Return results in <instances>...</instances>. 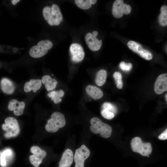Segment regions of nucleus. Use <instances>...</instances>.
I'll list each match as a JSON object with an SVG mask.
<instances>
[{"label":"nucleus","instance_id":"nucleus-20","mask_svg":"<svg viewBox=\"0 0 167 167\" xmlns=\"http://www.w3.org/2000/svg\"><path fill=\"white\" fill-rule=\"evenodd\" d=\"M2 128L6 132L4 134V136L6 138L15 137L19 134L20 132L19 128L9 127L5 124L2 125Z\"/></svg>","mask_w":167,"mask_h":167},{"label":"nucleus","instance_id":"nucleus-25","mask_svg":"<svg viewBox=\"0 0 167 167\" xmlns=\"http://www.w3.org/2000/svg\"><path fill=\"white\" fill-rule=\"evenodd\" d=\"M5 124L8 127L14 128H19L17 120L14 118L8 117L5 120Z\"/></svg>","mask_w":167,"mask_h":167},{"label":"nucleus","instance_id":"nucleus-5","mask_svg":"<svg viewBox=\"0 0 167 167\" xmlns=\"http://www.w3.org/2000/svg\"><path fill=\"white\" fill-rule=\"evenodd\" d=\"M127 46L131 49L145 59L150 60L152 59V55L151 53L143 49L142 46L139 44L131 41L128 42Z\"/></svg>","mask_w":167,"mask_h":167},{"label":"nucleus","instance_id":"nucleus-39","mask_svg":"<svg viewBox=\"0 0 167 167\" xmlns=\"http://www.w3.org/2000/svg\"><path fill=\"white\" fill-rule=\"evenodd\" d=\"M167 94L165 95V100L166 101H167Z\"/></svg>","mask_w":167,"mask_h":167},{"label":"nucleus","instance_id":"nucleus-34","mask_svg":"<svg viewBox=\"0 0 167 167\" xmlns=\"http://www.w3.org/2000/svg\"><path fill=\"white\" fill-rule=\"evenodd\" d=\"M158 139L161 140H165L167 139V129L163 132L158 137Z\"/></svg>","mask_w":167,"mask_h":167},{"label":"nucleus","instance_id":"nucleus-3","mask_svg":"<svg viewBox=\"0 0 167 167\" xmlns=\"http://www.w3.org/2000/svg\"><path fill=\"white\" fill-rule=\"evenodd\" d=\"M132 151L139 153L142 156H146L149 155L152 151V146L149 142H143L139 137L133 138L131 142Z\"/></svg>","mask_w":167,"mask_h":167},{"label":"nucleus","instance_id":"nucleus-26","mask_svg":"<svg viewBox=\"0 0 167 167\" xmlns=\"http://www.w3.org/2000/svg\"><path fill=\"white\" fill-rule=\"evenodd\" d=\"M117 87L120 89L122 88L123 83L122 80V76L121 74L119 72H115L113 74Z\"/></svg>","mask_w":167,"mask_h":167},{"label":"nucleus","instance_id":"nucleus-33","mask_svg":"<svg viewBox=\"0 0 167 167\" xmlns=\"http://www.w3.org/2000/svg\"><path fill=\"white\" fill-rule=\"evenodd\" d=\"M43 150L38 146H33L31 148V152L34 155H37L41 154Z\"/></svg>","mask_w":167,"mask_h":167},{"label":"nucleus","instance_id":"nucleus-37","mask_svg":"<svg viewBox=\"0 0 167 167\" xmlns=\"http://www.w3.org/2000/svg\"><path fill=\"white\" fill-rule=\"evenodd\" d=\"M89 1L91 4H94L97 2L96 0H89Z\"/></svg>","mask_w":167,"mask_h":167},{"label":"nucleus","instance_id":"nucleus-6","mask_svg":"<svg viewBox=\"0 0 167 167\" xmlns=\"http://www.w3.org/2000/svg\"><path fill=\"white\" fill-rule=\"evenodd\" d=\"M71 60L74 62H79L84 59L85 53L82 46L77 43L72 44L69 49Z\"/></svg>","mask_w":167,"mask_h":167},{"label":"nucleus","instance_id":"nucleus-40","mask_svg":"<svg viewBox=\"0 0 167 167\" xmlns=\"http://www.w3.org/2000/svg\"><path fill=\"white\" fill-rule=\"evenodd\" d=\"M148 156V157H149V156Z\"/></svg>","mask_w":167,"mask_h":167},{"label":"nucleus","instance_id":"nucleus-1","mask_svg":"<svg viewBox=\"0 0 167 167\" xmlns=\"http://www.w3.org/2000/svg\"><path fill=\"white\" fill-rule=\"evenodd\" d=\"M90 131L95 134H100L104 138H109L111 134L112 128L109 125L103 122L98 118L94 117L90 121Z\"/></svg>","mask_w":167,"mask_h":167},{"label":"nucleus","instance_id":"nucleus-8","mask_svg":"<svg viewBox=\"0 0 167 167\" xmlns=\"http://www.w3.org/2000/svg\"><path fill=\"white\" fill-rule=\"evenodd\" d=\"M167 90V74L159 75L154 85V91L157 94H161Z\"/></svg>","mask_w":167,"mask_h":167},{"label":"nucleus","instance_id":"nucleus-36","mask_svg":"<svg viewBox=\"0 0 167 167\" xmlns=\"http://www.w3.org/2000/svg\"><path fill=\"white\" fill-rule=\"evenodd\" d=\"M92 35L94 36L95 37H96L97 36V35L98 34V32L96 31H94L92 32Z\"/></svg>","mask_w":167,"mask_h":167},{"label":"nucleus","instance_id":"nucleus-24","mask_svg":"<svg viewBox=\"0 0 167 167\" xmlns=\"http://www.w3.org/2000/svg\"><path fill=\"white\" fill-rule=\"evenodd\" d=\"M75 2L79 7L84 10L88 9L92 6L89 0H75Z\"/></svg>","mask_w":167,"mask_h":167},{"label":"nucleus","instance_id":"nucleus-23","mask_svg":"<svg viewBox=\"0 0 167 167\" xmlns=\"http://www.w3.org/2000/svg\"><path fill=\"white\" fill-rule=\"evenodd\" d=\"M161 14L158 19L160 25L162 26H166L167 25V6L163 5L161 8Z\"/></svg>","mask_w":167,"mask_h":167},{"label":"nucleus","instance_id":"nucleus-12","mask_svg":"<svg viewBox=\"0 0 167 167\" xmlns=\"http://www.w3.org/2000/svg\"><path fill=\"white\" fill-rule=\"evenodd\" d=\"M41 86V81L40 79H32L25 83L24 90L26 92H29L31 90L36 92L40 89Z\"/></svg>","mask_w":167,"mask_h":167},{"label":"nucleus","instance_id":"nucleus-4","mask_svg":"<svg viewBox=\"0 0 167 167\" xmlns=\"http://www.w3.org/2000/svg\"><path fill=\"white\" fill-rule=\"evenodd\" d=\"M90 154L89 149L84 145H82L76 149L74 156L75 167H84V161L89 157Z\"/></svg>","mask_w":167,"mask_h":167},{"label":"nucleus","instance_id":"nucleus-18","mask_svg":"<svg viewBox=\"0 0 167 167\" xmlns=\"http://www.w3.org/2000/svg\"><path fill=\"white\" fill-rule=\"evenodd\" d=\"M13 157V153L10 149H7L2 153L0 157V164L2 167H6L9 161Z\"/></svg>","mask_w":167,"mask_h":167},{"label":"nucleus","instance_id":"nucleus-19","mask_svg":"<svg viewBox=\"0 0 167 167\" xmlns=\"http://www.w3.org/2000/svg\"><path fill=\"white\" fill-rule=\"evenodd\" d=\"M46 154V152L43 150L42 152L39 154L37 155L33 154L30 155L29 157V161L34 167H38Z\"/></svg>","mask_w":167,"mask_h":167},{"label":"nucleus","instance_id":"nucleus-13","mask_svg":"<svg viewBox=\"0 0 167 167\" xmlns=\"http://www.w3.org/2000/svg\"><path fill=\"white\" fill-rule=\"evenodd\" d=\"M0 87L2 91L5 93L11 94L15 89V87L13 82L7 78H3L0 81Z\"/></svg>","mask_w":167,"mask_h":167},{"label":"nucleus","instance_id":"nucleus-30","mask_svg":"<svg viewBox=\"0 0 167 167\" xmlns=\"http://www.w3.org/2000/svg\"><path fill=\"white\" fill-rule=\"evenodd\" d=\"M119 66L123 71H129L131 70L132 65L130 63H126L124 62H122L120 63Z\"/></svg>","mask_w":167,"mask_h":167},{"label":"nucleus","instance_id":"nucleus-11","mask_svg":"<svg viewBox=\"0 0 167 167\" xmlns=\"http://www.w3.org/2000/svg\"><path fill=\"white\" fill-rule=\"evenodd\" d=\"M74 158L73 153L70 149L65 150L59 163V167H70Z\"/></svg>","mask_w":167,"mask_h":167},{"label":"nucleus","instance_id":"nucleus-17","mask_svg":"<svg viewBox=\"0 0 167 167\" xmlns=\"http://www.w3.org/2000/svg\"><path fill=\"white\" fill-rule=\"evenodd\" d=\"M48 52V50L44 49L37 45L32 47L29 50V53L33 58H39L45 55Z\"/></svg>","mask_w":167,"mask_h":167},{"label":"nucleus","instance_id":"nucleus-27","mask_svg":"<svg viewBox=\"0 0 167 167\" xmlns=\"http://www.w3.org/2000/svg\"><path fill=\"white\" fill-rule=\"evenodd\" d=\"M102 109H105L110 111L114 114L117 112L116 106L113 104L108 102H104L102 105Z\"/></svg>","mask_w":167,"mask_h":167},{"label":"nucleus","instance_id":"nucleus-21","mask_svg":"<svg viewBox=\"0 0 167 167\" xmlns=\"http://www.w3.org/2000/svg\"><path fill=\"white\" fill-rule=\"evenodd\" d=\"M107 76L106 71L104 69H101L97 73L95 79L96 84L98 86L103 85L106 82Z\"/></svg>","mask_w":167,"mask_h":167},{"label":"nucleus","instance_id":"nucleus-14","mask_svg":"<svg viewBox=\"0 0 167 167\" xmlns=\"http://www.w3.org/2000/svg\"><path fill=\"white\" fill-rule=\"evenodd\" d=\"M86 91L90 97L95 100L99 99L103 95V92L100 88L92 85L87 86L86 88Z\"/></svg>","mask_w":167,"mask_h":167},{"label":"nucleus","instance_id":"nucleus-9","mask_svg":"<svg viewBox=\"0 0 167 167\" xmlns=\"http://www.w3.org/2000/svg\"><path fill=\"white\" fill-rule=\"evenodd\" d=\"M25 106V103L24 101H19L16 99H13L9 101L8 109L10 111H13L15 115L19 116L23 113Z\"/></svg>","mask_w":167,"mask_h":167},{"label":"nucleus","instance_id":"nucleus-31","mask_svg":"<svg viewBox=\"0 0 167 167\" xmlns=\"http://www.w3.org/2000/svg\"><path fill=\"white\" fill-rule=\"evenodd\" d=\"M101 115L104 118L108 119H111L113 118L115 116V114L108 110L102 109L101 112Z\"/></svg>","mask_w":167,"mask_h":167},{"label":"nucleus","instance_id":"nucleus-15","mask_svg":"<svg viewBox=\"0 0 167 167\" xmlns=\"http://www.w3.org/2000/svg\"><path fill=\"white\" fill-rule=\"evenodd\" d=\"M124 4L122 0H116L114 2L112 6V13L116 18H119L122 17V6Z\"/></svg>","mask_w":167,"mask_h":167},{"label":"nucleus","instance_id":"nucleus-38","mask_svg":"<svg viewBox=\"0 0 167 167\" xmlns=\"http://www.w3.org/2000/svg\"><path fill=\"white\" fill-rule=\"evenodd\" d=\"M13 51L14 52H16L17 51L18 49L16 48H14L13 49Z\"/></svg>","mask_w":167,"mask_h":167},{"label":"nucleus","instance_id":"nucleus-28","mask_svg":"<svg viewBox=\"0 0 167 167\" xmlns=\"http://www.w3.org/2000/svg\"><path fill=\"white\" fill-rule=\"evenodd\" d=\"M52 42L48 40H44L40 41L37 43V45L42 49L48 50L50 49L53 46Z\"/></svg>","mask_w":167,"mask_h":167},{"label":"nucleus","instance_id":"nucleus-35","mask_svg":"<svg viewBox=\"0 0 167 167\" xmlns=\"http://www.w3.org/2000/svg\"><path fill=\"white\" fill-rule=\"evenodd\" d=\"M19 0H11V2L13 5H15L17 2H19Z\"/></svg>","mask_w":167,"mask_h":167},{"label":"nucleus","instance_id":"nucleus-10","mask_svg":"<svg viewBox=\"0 0 167 167\" xmlns=\"http://www.w3.org/2000/svg\"><path fill=\"white\" fill-rule=\"evenodd\" d=\"M85 39L88 48L92 51H98L101 47L102 40L99 41L90 32L86 34Z\"/></svg>","mask_w":167,"mask_h":167},{"label":"nucleus","instance_id":"nucleus-29","mask_svg":"<svg viewBox=\"0 0 167 167\" xmlns=\"http://www.w3.org/2000/svg\"><path fill=\"white\" fill-rule=\"evenodd\" d=\"M51 7L49 6H46L43 8V15L46 20L48 21L49 19L51 16Z\"/></svg>","mask_w":167,"mask_h":167},{"label":"nucleus","instance_id":"nucleus-32","mask_svg":"<svg viewBox=\"0 0 167 167\" xmlns=\"http://www.w3.org/2000/svg\"><path fill=\"white\" fill-rule=\"evenodd\" d=\"M131 8L130 5L126 4H124L122 6V11L123 14L128 15L131 11Z\"/></svg>","mask_w":167,"mask_h":167},{"label":"nucleus","instance_id":"nucleus-2","mask_svg":"<svg viewBox=\"0 0 167 167\" xmlns=\"http://www.w3.org/2000/svg\"><path fill=\"white\" fill-rule=\"evenodd\" d=\"M51 118L47 121L45 126L46 131L49 132L54 133L60 128L65 126L66 120L64 115L58 112H55L52 113Z\"/></svg>","mask_w":167,"mask_h":167},{"label":"nucleus","instance_id":"nucleus-22","mask_svg":"<svg viewBox=\"0 0 167 167\" xmlns=\"http://www.w3.org/2000/svg\"><path fill=\"white\" fill-rule=\"evenodd\" d=\"M64 93L63 90H60L57 91H52L48 94V96L51 98L54 103L57 104L62 101L61 97L64 95Z\"/></svg>","mask_w":167,"mask_h":167},{"label":"nucleus","instance_id":"nucleus-7","mask_svg":"<svg viewBox=\"0 0 167 167\" xmlns=\"http://www.w3.org/2000/svg\"><path fill=\"white\" fill-rule=\"evenodd\" d=\"M51 16L47 22L51 26L59 25L63 19V16L59 7L57 5L53 4L51 7Z\"/></svg>","mask_w":167,"mask_h":167},{"label":"nucleus","instance_id":"nucleus-16","mask_svg":"<svg viewBox=\"0 0 167 167\" xmlns=\"http://www.w3.org/2000/svg\"><path fill=\"white\" fill-rule=\"evenodd\" d=\"M41 82L45 84V87L48 91L53 90L56 87L58 84L57 80L52 79L49 75L43 76L42 78Z\"/></svg>","mask_w":167,"mask_h":167}]
</instances>
